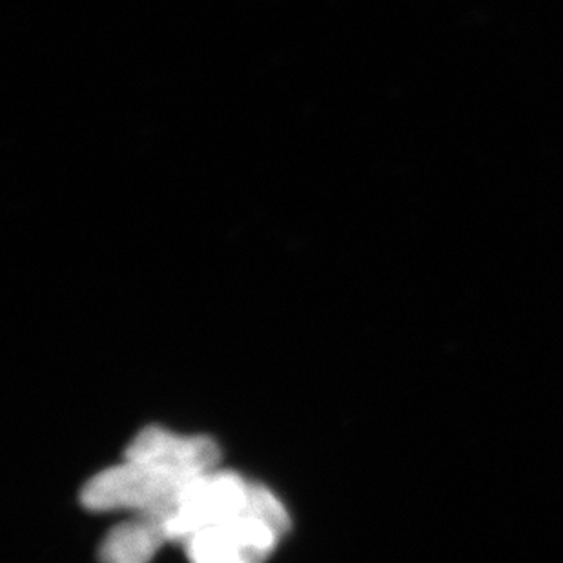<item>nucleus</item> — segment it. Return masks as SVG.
<instances>
[{
    "instance_id": "7ed1b4c3",
    "label": "nucleus",
    "mask_w": 563,
    "mask_h": 563,
    "mask_svg": "<svg viewBox=\"0 0 563 563\" xmlns=\"http://www.w3.org/2000/svg\"><path fill=\"white\" fill-rule=\"evenodd\" d=\"M166 540L165 531L155 516L135 512L108 532L101 543V559L112 563H144L154 559Z\"/></svg>"
},
{
    "instance_id": "f03ea898",
    "label": "nucleus",
    "mask_w": 563,
    "mask_h": 563,
    "mask_svg": "<svg viewBox=\"0 0 563 563\" xmlns=\"http://www.w3.org/2000/svg\"><path fill=\"white\" fill-rule=\"evenodd\" d=\"M290 518L282 501L245 510L196 532L183 543L188 559L197 563H252L268 559Z\"/></svg>"
},
{
    "instance_id": "f257e3e1",
    "label": "nucleus",
    "mask_w": 563,
    "mask_h": 563,
    "mask_svg": "<svg viewBox=\"0 0 563 563\" xmlns=\"http://www.w3.org/2000/svg\"><path fill=\"white\" fill-rule=\"evenodd\" d=\"M201 476L157 460L124 457L121 465L102 471L82 487L80 504L96 512H166Z\"/></svg>"
}]
</instances>
